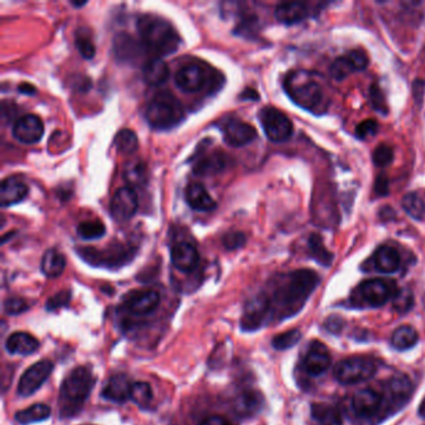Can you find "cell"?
<instances>
[{
    "instance_id": "cell-1",
    "label": "cell",
    "mask_w": 425,
    "mask_h": 425,
    "mask_svg": "<svg viewBox=\"0 0 425 425\" xmlns=\"http://www.w3.org/2000/svg\"><path fill=\"white\" fill-rule=\"evenodd\" d=\"M318 283L320 276L310 270L295 271L283 276L268 297L272 318L283 320L297 315Z\"/></svg>"
},
{
    "instance_id": "cell-2",
    "label": "cell",
    "mask_w": 425,
    "mask_h": 425,
    "mask_svg": "<svg viewBox=\"0 0 425 425\" xmlns=\"http://www.w3.org/2000/svg\"><path fill=\"white\" fill-rule=\"evenodd\" d=\"M142 46L156 56L174 54L180 46V36L169 21L160 16L145 14L136 23Z\"/></svg>"
},
{
    "instance_id": "cell-3",
    "label": "cell",
    "mask_w": 425,
    "mask_h": 425,
    "mask_svg": "<svg viewBox=\"0 0 425 425\" xmlns=\"http://www.w3.org/2000/svg\"><path fill=\"white\" fill-rule=\"evenodd\" d=\"M95 378L86 367H78L66 375L59 392V414L68 419L75 416L84 408Z\"/></svg>"
},
{
    "instance_id": "cell-4",
    "label": "cell",
    "mask_w": 425,
    "mask_h": 425,
    "mask_svg": "<svg viewBox=\"0 0 425 425\" xmlns=\"http://www.w3.org/2000/svg\"><path fill=\"white\" fill-rule=\"evenodd\" d=\"M283 86L287 95L302 109L315 114H322L327 109L325 88L308 71H292Z\"/></svg>"
},
{
    "instance_id": "cell-5",
    "label": "cell",
    "mask_w": 425,
    "mask_h": 425,
    "mask_svg": "<svg viewBox=\"0 0 425 425\" xmlns=\"http://www.w3.org/2000/svg\"><path fill=\"white\" fill-rule=\"evenodd\" d=\"M146 121L155 130H170L185 119V109L175 96L161 91L146 106Z\"/></svg>"
},
{
    "instance_id": "cell-6",
    "label": "cell",
    "mask_w": 425,
    "mask_h": 425,
    "mask_svg": "<svg viewBox=\"0 0 425 425\" xmlns=\"http://www.w3.org/2000/svg\"><path fill=\"white\" fill-rule=\"evenodd\" d=\"M135 247L124 243H111L106 248L84 247L79 250V255L88 263L105 268H119L127 265L135 257Z\"/></svg>"
},
{
    "instance_id": "cell-7",
    "label": "cell",
    "mask_w": 425,
    "mask_h": 425,
    "mask_svg": "<svg viewBox=\"0 0 425 425\" xmlns=\"http://www.w3.org/2000/svg\"><path fill=\"white\" fill-rule=\"evenodd\" d=\"M378 365L368 357H350L335 365V377L342 384H358L374 377Z\"/></svg>"
},
{
    "instance_id": "cell-8",
    "label": "cell",
    "mask_w": 425,
    "mask_h": 425,
    "mask_svg": "<svg viewBox=\"0 0 425 425\" xmlns=\"http://www.w3.org/2000/svg\"><path fill=\"white\" fill-rule=\"evenodd\" d=\"M258 117L266 136L273 142L287 141L293 134L292 121L276 107L266 106L261 110Z\"/></svg>"
},
{
    "instance_id": "cell-9",
    "label": "cell",
    "mask_w": 425,
    "mask_h": 425,
    "mask_svg": "<svg viewBox=\"0 0 425 425\" xmlns=\"http://www.w3.org/2000/svg\"><path fill=\"white\" fill-rule=\"evenodd\" d=\"M358 293L365 305L382 307L390 300H394L398 290L393 280L373 278L362 282L358 287Z\"/></svg>"
},
{
    "instance_id": "cell-10",
    "label": "cell",
    "mask_w": 425,
    "mask_h": 425,
    "mask_svg": "<svg viewBox=\"0 0 425 425\" xmlns=\"http://www.w3.org/2000/svg\"><path fill=\"white\" fill-rule=\"evenodd\" d=\"M271 318L272 313L268 295H256L246 303L243 315L241 318V328L245 332H255L263 327L267 322H270Z\"/></svg>"
},
{
    "instance_id": "cell-11",
    "label": "cell",
    "mask_w": 425,
    "mask_h": 425,
    "mask_svg": "<svg viewBox=\"0 0 425 425\" xmlns=\"http://www.w3.org/2000/svg\"><path fill=\"white\" fill-rule=\"evenodd\" d=\"M210 80V71L202 63H189L176 71L175 83L185 93H199Z\"/></svg>"
},
{
    "instance_id": "cell-12",
    "label": "cell",
    "mask_w": 425,
    "mask_h": 425,
    "mask_svg": "<svg viewBox=\"0 0 425 425\" xmlns=\"http://www.w3.org/2000/svg\"><path fill=\"white\" fill-rule=\"evenodd\" d=\"M53 369L54 364L51 360H43L36 362V364L31 365V368H28L24 374L21 375L18 384V394L21 397L34 394L51 377Z\"/></svg>"
},
{
    "instance_id": "cell-13",
    "label": "cell",
    "mask_w": 425,
    "mask_h": 425,
    "mask_svg": "<svg viewBox=\"0 0 425 425\" xmlns=\"http://www.w3.org/2000/svg\"><path fill=\"white\" fill-rule=\"evenodd\" d=\"M139 209V196L135 189L124 186L116 191L110 202V214L117 222H125L134 217Z\"/></svg>"
},
{
    "instance_id": "cell-14",
    "label": "cell",
    "mask_w": 425,
    "mask_h": 425,
    "mask_svg": "<svg viewBox=\"0 0 425 425\" xmlns=\"http://www.w3.org/2000/svg\"><path fill=\"white\" fill-rule=\"evenodd\" d=\"M221 130L226 144L234 147L248 145L257 137L255 127L238 119L224 121L221 125Z\"/></svg>"
},
{
    "instance_id": "cell-15",
    "label": "cell",
    "mask_w": 425,
    "mask_h": 425,
    "mask_svg": "<svg viewBox=\"0 0 425 425\" xmlns=\"http://www.w3.org/2000/svg\"><path fill=\"white\" fill-rule=\"evenodd\" d=\"M160 295L154 290H134L127 293L124 300V307L131 315H150L157 310L160 305Z\"/></svg>"
},
{
    "instance_id": "cell-16",
    "label": "cell",
    "mask_w": 425,
    "mask_h": 425,
    "mask_svg": "<svg viewBox=\"0 0 425 425\" xmlns=\"http://www.w3.org/2000/svg\"><path fill=\"white\" fill-rule=\"evenodd\" d=\"M44 135V124L39 116L26 114L13 126V136L23 144H36Z\"/></svg>"
},
{
    "instance_id": "cell-17",
    "label": "cell",
    "mask_w": 425,
    "mask_h": 425,
    "mask_svg": "<svg viewBox=\"0 0 425 425\" xmlns=\"http://www.w3.org/2000/svg\"><path fill=\"white\" fill-rule=\"evenodd\" d=\"M383 397L374 389H362L352 399V408L360 418H373L383 406Z\"/></svg>"
},
{
    "instance_id": "cell-18",
    "label": "cell",
    "mask_w": 425,
    "mask_h": 425,
    "mask_svg": "<svg viewBox=\"0 0 425 425\" xmlns=\"http://www.w3.org/2000/svg\"><path fill=\"white\" fill-rule=\"evenodd\" d=\"M330 364H332V358L325 345L320 342L312 343L303 362L305 373L318 377L330 369Z\"/></svg>"
},
{
    "instance_id": "cell-19",
    "label": "cell",
    "mask_w": 425,
    "mask_h": 425,
    "mask_svg": "<svg viewBox=\"0 0 425 425\" xmlns=\"http://www.w3.org/2000/svg\"><path fill=\"white\" fill-rule=\"evenodd\" d=\"M171 261H172V265L175 266V268L181 272L189 273L191 271L195 270L199 265L200 255L196 250L195 246L191 245L189 242H179L171 248Z\"/></svg>"
},
{
    "instance_id": "cell-20",
    "label": "cell",
    "mask_w": 425,
    "mask_h": 425,
    "mask_svg": "<svg viewBox=\"0 0 425 425\" xmlns=\"http://www.w3.org/2000/svg\"><path fill=\"white\" fill-rule=\"evenodd\" d=\"M132 382L126 374H114L107 380L104 389H103V398L112 403H125L126 400L130 399L131 387Z\"/></svg>"
},
{
    "instance_id": "cell-21",
    "label": "cell",
    "mask_w": 425,
    "mask_h": 425,
    "mask_svg": "<svg viewBox=\"0 0 425 425\" xmlns=\"http://www.w3.org/2000/svg\"><path fill=\"white\" fill-rule=\"evenodd\" d=\"M265 404L263 397L256 390H245L234 400V411L238 418H251L260 413Z\"/></svg>"
},
{
    "instance_id": "cell-22",
    "label": "cell",
    "mask_w": 425,
    "mask_h": 425,
    "mask_svg": "<svg viewBox=\"0 0 425 425\" xmlns=\"http://www.w3.org/2000/svg\"><path fill=\"white\" fill-rule=\"evenodd\" d=\"M227 160V156L222 151L204 154L199 156L194 162V172L200 176L215 175L225 169Z\"/></svg>"
},
{
    "instance_id": "cell-23",
    "label": "cell",
    "mask_w": 425,
    "mask_h": 425,
    "mask_svg": "<svg viewBox=\"0 0 425 425\" xmlns=\"http://www.w3.org/2000/svg\"><path fill=\"white\" fill-rule=\"evenodd\" d=\"M28 186L16 177H6L0 186V205L3 207L16 205L28 196Z\"/></svg>"
},
{
    "instance_id": "cell-24",
    "label": "cell",
    "mask_w": 425,
    "mask_h": 425,
    "mask_svg": "<svg viewBox=\"0 0 425 425\" xmlns=\"http://www.w3.org/2000/svg\"><path fill=\"white\" fill-rule=\"evenodd\" d=\"M185 197L191 209L201 212H209L216 209V202L205 186L200 182H192L186 187Z\"/></svg>"
},
{
    "instance_id": "cell-25",
    "label": "cell",
    "mask_w": 425,
    "mask_h": 425,
    "mask_svg": "<svg viewBox=\"0 0 425 425\" xmlns=\"http://www.w3.org/2000/svg\"><path fill=\"white\" fill-rule=\"evenodd\" d=\"M308 8L305 3L300 1H290V3H282L276 8L275 16L277 21L285 24V26H293L297 23L305 21L308 16Z\"/></svg>"
},
{
    "instance_id": "cell-26",
    "label": "cell",
    "mask_w": 425,
    "mask_h": 425,
    "mask_svg": "<svg viewBox=\"0 0 425 425\" xmlns=\"http://www.w3.org/2000/svg\"><path fill=\"white\" fill-rule=\"evenodd\" d=\"M39 342L36 337L26 332H16L8 337L6 348L11 355H29L39 350Z\"/></svg>"
},
{
    "instance_id": "cell-27",
    "label": "cell",
    "mask_w": 425,
    "mask_h": 425,
    "mask_svg": "<svg viewBox=\"0 0 425 425\" xmlns=\"http://www.w3.org/2000/svg\"><path fill=\"white\" fill-rule=\"evenodd\" d=\"M374 266L377 270L385 273L392 275L400 267V255L398 251L392 246H380L374 253Z\"/></svg>"
},
{
    "instance_id": "cell-28",
    "label": "cell",
    "mask_w": 425,
    "mask_h": 425,
    "mask_svg": "<svg viewBox=\"0 0 425 425\" xmlns=\"http://www.w3.org/2000/svg\"><path fill=\"white\" fill-rule=\"evenodd\" d=\"M169 75H170L169 65L160 58H154L151 61H147L142 66V78L147 85H162L165 84Z\"/></svg>"
},
{
    "instance_id": "cell-29",
    "label": "cell",
    "mask_w": 425,
    "mask_h": 425,
    "mask_svg": "<svg viewBox=\"0 0 425 425\" xmlns=\"http://www.w3.org/2000/svg\"><path fill=\"white\" fill-rule=\"evenodd\" d=\"M114 53L121 61H134L140 56V44L129 34L121 33L114 39Z\"/></svg>"
},
{
    "instance_id": "cell-30",
    "label": "cell",
    "mask_w": 425,
    "mask_h": 425,
    "mask_svg": "<svg viewBox=\"0 0 425 425\" xmlns=\"http://www.w3.org/2000/svg\"><path fill=\"white\" fill-rule=\"evenodd\" d=\"M312 418L320 425H343L340 408L328 403H313L310 406Z\"/></svg>"
},
{
    "instance_id": "cell-31",
    "label": "cell",
    "mask_w": 425,
    "mask_h": 425,
    "mask_svg": "<svg viewBox=\"0 0 425 425\" xmlns=\"http://www.w3.org/2000/svg\"><path fill=\"white\" fill-rule=\"evenodd\" d=\"M387 388L395 404L403 405V403L409 399L411 395L413 383L409 379V377L398 374L390 378L389 382L387 383Z\"/></svg>"
},
{
    "instance_id": "cell-32",
    "label": "cell",
    "mask_w": 425,
    "mask_h": 425,
    "mask_svg": "<svg viewBox=\"0 0 425 425\" xmlns=\"http://www.w3.org/2000/svg\"><path fill=\"white\" fill-rule=\"evenodd\" d=\"M65 257L56 248L46 251L41 258V272L49 278L59 277L65 270Z\"/></svg>"
},
{
    "instance_id": "cell-33",
    "label": "cell",
    "mask_w": 425,
    "mask_h": 425,
    "mask_svg": "<svg viewBox=\"0 0 425 425\" xmlns=\"http://www.w3.org/2000/svg\"><path fill=\"white\" fill-rule=\"evenodd\" d=\"M418 340L419 335L410 325H400L392 335V345L400 352L413 348L418 343Z\"/></svg>"
},
{
    "instance_id": "cell-34",
    "label": "cell",
    "mask_w": 425,
    "mask_h": 425,
    "mask_svg": "<svg viewBox=\"0 0 425 425\" xmlns=\"http://www.w3.org/2000/svg\"><path fill=\"white\" fill-rule=\"evenodd\" d=\"M51 415V409L46 404L31 405L26 409L21 410L16 414V421L18 424L29 425L38 421H44Z\"/></svg>"
},
{
    "instance_id": "cell-35",
    "label": "cell",
    "mask_w": 425,
    "mask_h": 425,
    "mask_svg": "<svg viewBox=\"0 0 425 425\" xmlns=\"http://www.w3.org/2000/svg\"><path fill=\"white\" fill-rule=\"evenodd\" d=\"M122 176L127 186H130L132 189L144 185L147 179L145 164L140 160L129 161L124 167Z\"/></svg>"
},
{
    "instance_id": "cell-36",
    "label": "cell",
    "mask_w": 425,
    "mask_h": 425,
    "mask_svg": "<svg viewBox=\"0 0 425 425\" xmlns=\"http://www.w3.org/2000/svg\"><path fill=\"white\" fill-rule=\"evenodd\" d=\"M130 400L135 403L140 409H150L152 403V389L146 382H136L131 387Z\"/></svg>"
},
{
    "instance_id": "cell-37",
    "label": "cell",
    "mask_w": 425,
    "mask_h": 425,
    "mask_svg": "<svg viewBox=\"0 0 425 425\" xmlns=\"http://www.w3.org/2000/svg\"><path fill=\"white\" fill-rule=\"evenodd\" d=\"M114 144L119 152L125 154V155H131L139 147V139H137L135 131L130 130V129H122L116 134Z\"/></svg>"
},
{
    "instance_id": "cell-38",
    "label": "cell",
    "mask_w": 425,
    "mask_h": 425,
    "mask_svg": "<svg viewBox=\"0 0 425 425\" xmlns=\"http://www.w3.org/2000/svg\"><path fill=\"white\" fill-rule=\"evenodd\" d=\"M402 205L405 212L415 220H423L425 217V200L419 194H408L403 197Z\"/></svg>"
},
{
    "instance_id": "cell-39",
    "label": "cell",
    "mask_w": 425,
    "mask_h": 425,
    "mask_svg": "<svg viewBox=\"0 0 425 425\" xmlns=\"http://www.w3.org/2000/svg\"><path fill=\"white\" fill-rule=\"evenodd\" d=\"M310 255L320 265L330 266L333 261V255L325 248L320 235H312L310 238Z\"/></svg>"
},
{
    "instance_id": "cell-40",
    "label": "cell",
    "mask_w": 425,
    "mask_h": 425,
    "mask_svg": "<svg viewBox=\"0 0 425 425\" xmlns=\"http://www.w3.org/2000/svg\"><path fill=\"white\" fill-rule=\"evenodd\" d=\"M106 227L101 221H85L78 226V235L83 240H98L105 235Z\"/></svg>"
},
{
    "instance_id": "cell-41",
    "label": "cell",
    "mask_w": 425,
    "mask_h": 425,
    "mask_svg": "<svg viewBox=\"0 0 425 425\" xmlns=\"http://www.w3.org/2000/svg\"><path fill=\"white\" fill-rule=\"evenodd\" d=\"M355 70L353 63L350 59V56H340L330 66V75L335 78V80H343L347 76H350Z\"/></svg>"
},
{
    "instance_id": "cell-42",
    "label": "cell",
    "mask_w": 425,
    "mask_h": 425,
    "mask_svg": "<svg viewBox=\"0 0 425 425\" xmlns=\"http://www.w3.org/2000/svg\"><path fill=\"white\" fill-rule=\"evenodd\" d=\"M300 337L302 335L298 330H287L285 333L276 335L272 340V345L277 350H290L300 342Z\"/></svg>"
},
{
    "instance_id": "cell-43",
    "label": "cell",
    "mask_w": 425,
    "mask_h": 425,
    "mask_svg": "<svg viewBox=\"0 0 425 425\" xmlns=\"http://www.w3.org/2000/svg\"><path fill=\"white\" fill-rule=\"evenodd\" d=\"M393 157H394V151L387 144H380L379 146H377L373 152V162L378 167H385V166L389 165L390 162L393 161Z\"/></svg>"
},
{
    "instance_id": "cell-44",
    "label": "cell",
    "mask_w": 425,
    "mask_h": 425,
    "mask_svg": "<svg viewBox=\"0 0 425 425\" xmlns=\"http://www.w3.org/2000/svg\"><path fill=\"white\" fill-rule=\"evenodd\" d=\"M413 303H414V298L408 290H398V293L395 295L393 300V307L398 313L408 312L413 307Z\"/></svg>"
},
{
    "instance_id": "cell-45",
    "label": "cell",
    "mask_w": 425,
    "mask_h": 425,
    "mask_svg": "<svg viewBox=\"0 0 425 425\" xmlns=\"http://www.w3.org/2000/svg\"><path fill=\"white\" fill-rule=\"evenodd\" d=\"M75 46L76 49L79 51L83 58L90 61L95 56V46H94V43L89 36H83L80 33H78L75 38Z\"/></svg>"
},
{
    "instance_id": "cell-46",
    "label": "cell",
    "mask_w": 425,
    "mask_h": 425,
    "mask_svg": "<svg viewBox=\"0 0 425 425\" xmlns=\"http://www.w3.org/2000/svg\"><path fill=\"white\" fill-rule=\"evenodd\" d=\"M71 300V292L70 290H61L58 292L56 295L51 297L49 300H46V310H56L63 307H66L69 305V302Z\"/></svg>"
},
{
    "instance_id": "cell-47",
    "label": "cell",
    "mask_w": 425,
    "mask_h": 425,
    "mask_svg": "<svg viewBox=\"0 0 425 425\" xmlns=\"http://www.w3.org/2000/svg\"><path fill=\"white\" fill-rule=\"evenodd\" d=\"M378 129H379L378 122L369 119V120L360 122V125L357 126L355 134H357V137H360V140H368L370 137L377 135Z\"/></svg>"
},
{
    "instance_id": "cell-48",
    "label": "cell",
    "mask_w": 425,
    "mask_h": 425,
    "mask_svg": "<svg viewBox=\"0 0 425 425\" xmlns=\"http://www.w3.org/2000/svg\"><path fill=\"white\" fill-rule=\"evenodd\" d=\"M29 310V305L23 298L18 297H11L4 302V312L6 315H16L24 313L26 310Z\"/></svg>"
},
{
    "instance_id": "cell-49",
    "label": "cell",
    "mask_w": 425,
    "mask_h": 425,
    "mask_svg": "<svg viewBox=\"0 0 425 425\" xmlns=\"http://www.w3.org/2000/svg\"><path fill=\"white\" fill-rule=\"evenodd\" d=\"M222 243L227 250H237L245 245L246 236L242 232H229L222 237Z\"/></svg>"
},
{
    "instance_id": "cell-50",
    "label": "cell",
    "mask_w": 425,
    "mask_h": 425,
    "mask_svg": "<svg viewBox=\"0 0 425 425\" xmlns=\"http://www.w3.org/2000/svg\"><path fill=\"white\" fill-rule=\"evenodd\" d=\"M347 56H350V59L353 63L357 71L364 70L365 68L369 64V59L363 51H350Z\"/></svg>"
},
{
    "instance_id": "cell-51",
    "label": "cell",
    "mask_w": 425,
    "mask_h": 425,
    "mask_svg": "<svg viewBox=\"0 0 425 425\" xmlns=\"http://www.w3.org/2000/svg\"><path fill=\"white\" fill-rule=\"evenodd\" d=\"M343 325H345V322L340 315H330L325 322V330L330 333H340L343 328Z\"/></svg>"
},
{
    "instance_id": "cell-52",
    "label": "cell",
    "mask_w": 425,
    "mask_h": 425,
    "mask_svg": "<svg viewBox=\"0 0 425 425\" xmlns=\"http://www.w3.org/2000/svg\"><path fill=\"white\" fill-rule=\"evenodd\" d=\"M375 192L378 195H387L388 194V180L385 177H383V176H379L377 179V182H375Z\"/></svg>"
},
{
    "instance_id": "cell-53",
    "label": "cell",
    "mask_w": 425,
    "mask_h": 425,
    "mask_svg": "<svg viewBox=\"0 0 425 425\" xmlns=\"http://www.w3.org/2000/svg\"><path fill=\"white\" fill-rule=\"evenodd\" d=\"M380 98H382V94H380L379 89L377 86H373V89H372V101H373V105L375 106V109H379V111H382L384 114L383 101L379 100Z\"/></svg>"
},
{
    "instance_id": "cell-54",
    "label": "cell",
    "mask_w": 425,
    "mask_h": 425,
    "mask_svg": "<svg viewBox=\"0 0 425 425\" xmlns=\"http://www.w3.org/2000/svg\"><path fill=\"white\" fill-rule=\"evenodd\" d=\"M201 425H231L225 418H222V416H219V415H212V416H209V418H206Z\"/></svg>"
},
{
    "instance_id": "cell-55",
    "label": "cell",
    "mask_w": 425,
    "mask_h": 425,
    "mask_svg": "<svg viewBox=\"0 0 425 425\" xmlns=\"http://www.w3.org/2000/svg\"><path fill=\"white\" fill-rule=\"evenodd\" d=\"M414 94L415 96H416V94H419L416 101H421V98H423V94H424V83H423V81H416V83H415Z\"/></svg>"
},
{
    "instance_id": "cell-56",
    "label": "cell",
    "mask_w": 425,
    "mask_h": 425,
    "mask_svg": "<svg viewBox=\"0 0 425 425\" xmlns=\"http://www.w3.org/2000/svg\"><path fill=\"white\" fill-rule=\"evenodd\" d=\"M19 91L23 93V94H28V95H29V94H34V93H36V88L31 85V84L24 83V84H21V85L19 86Z\"/></svg>"
},
{
    "instance_id": "cell-57",
    "label": "cell",
    "mask_w": 425,
    "mask_h": 425,
    "mask_svg": "<svg viewBox=\"0 0 425 425\" xmlns=\"http://www.w3.org/2000/svg\"><path fill=\"white\" fill-rule=\"evenodd\" d=\"M419 414L420 416H423V418H425V399L423 400V403L420 404Z\"/></svg>"
},
{
    "instance_id": "cell-58",
    "label": "cell",
    "mask_w": 425,
    "mask_h": 425,
    "mask_svg": "<svg viewBox=\"0 0 425 425\" xmlns=\"http://www.w3.org/2000/svg\"><path fill=\"white\" fill-rule=\"evenodd\" d=\"M84 425H91V424H84Z\"/></svg>"
}]
</instances>
